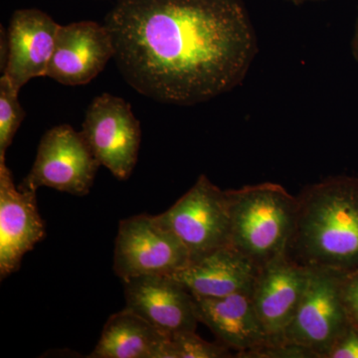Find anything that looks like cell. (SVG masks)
<instances>
[{"mask_svg": "<svg viewBox=\"0 0 358 358\" xmlns=\"http://www.w3.org/2000/svg\"><path fill=\"white\" fill-rule=\"evenodd\" d=\"M159 216L185 245L192 259L230 246L227 190H221L205 174Z\"/></svg>", "mask_w": 358, "mask_h": 358, "instance_id": "obj_7", "label": "cell"}, {"mask_svg": "<svg viewBox=\"0 0 358 358\" xmlns=\"http://www.w3.org/2000/svg\"><path fill=\"white\" fill-rule=\"evenodd\" d=\"M46 236L37 207L36 192L14 185L13 174L0 159V277L20 268L27 252Z\"/></svg>", "mask_w": 358, "mask_h": 358, "instance_id": "obj_11", "label": "cell"}, {"mask_svg": "<svg viewBox=\"0 0 358 358\" xmlns=\"http://www.w3.org/2000/svg\"><path fill=\"white\" fill-rule=\"evenodd\" d=\"M114 57V40L105 24L81 21L60 25L46 76L81 86L95 79Z\"/></svg>", "mask_w": 358, "mask_h": 358, "instance_id": "obj_10", "label": "cell"}, {"mask_svg": "<svg viewBox=\"0 0 358 358\" xmlns=\"http://www.w3.org/2000/svg\"><path fill=\"white\" fill-rule=\"evenodd\" d=\"M308 275L310 268L296 262L287 252L259 270L252 300L268 343H282L307 288Z\"/></svg>", "mask_w": 358, "mask_h": 358, "instance_id": "obj_9", "label": "cell"}, {"mask_svg": "<svg viewBox=\"0 0 358 358\" xmlns=\"http://www.w3.org/2000/svg\"><path fill=\"white\" fill-rule=\"evenodd\" d=\"M346 272L310 268L307 288L282 343H293L327 358L336 341L350 327L343 300L341 281Z\"/></svg>", "mask_w": 358, "mask_h": 358, "instance_id": "obj_5", "label": "cell"}, {"mask_svg": "<svg viewBox=\"0 0 358 358\" xmlns=\"http://www.w3.org/2000/svg\"><path fill=\"white\" fill-rule=\"evenodd\" d=\"M194 301L199 322L210 329L219 343L236 355L268 343L251 294L238 293L218 298L194 296Z\"/></svg>", "mask_w": 358, "mask_h": 358, "instance_id": "obj_15", "label": "cell"}, {"mask_svg": "<svg viewBox=\"0 0 358 358\" xmlns=\"http://www.w3.org/2000/svg\"><path fill=\"white\" fill-rule=\"evenodd\" d=\"M105 25L129 86L192 106L243 82L258 45L242 0H117Z\"/></svg>", "mask_w": 358, "mask_h": 358, "instance_id": "obj_1", "label": "cell"}, {"mask_svg": "<svg viewBox=\"0 0 358 358\" xmlns=\"http://www.w3.org/2000/svg\"><path fill=\"white\" fill-rule=\"evenodd\" d=\"M230 246L262 267L287 252L298 214V199L278 183L227 190Z\"/></svg>", "mask_w": 358, "mask_h": 358, "instance_id": "obj_3", "label": "cell"}, {"mask_svg": "<svg viewBox=\"0 0 358 358\" xmlns=\"http://www.w3.org/2000/svg\"><path fill=\"white\" fill-rule=\"evenodd\" d=\"M289 1L294 2V3L301 4L303 3V2L320 1V0H289Z\"/></svg>", "mask_w": 358, "mask_h": 358, "instance_id": "obj_23", "label": "cell"}, {"mask_svg": "<svg viewBox=\"0 0 358 358\" xmlns=\"http://www.w3.org/2000/svg\"><path fill=\"white\" fill-rule=\"evenodd\" d=\"M81 133L101 166L119 180L131 176L138 162L141 129L129 103L108 93L96 96Z\"/></svg>", "mask_w": 358, "mask_h": 358, "instance_id": "obj_8", "label": "cell"}, {"mask_svg": "<svg viewBox=\"0 0 358 358\" xmlns=\"http://www.w3.org/2000/svg\"><path fill=\"white\" fill-rule=\"evenodd\" d=\"M18 94L6 78H0V159H6L7 148L26 115Z\"/></svg>", "mask_w": 358, "mask_h": 358, "instance_id": "obj_17", "label": "cell"}, {"mask_svg": "<svg viewBox=\"0 0 358 358\" xmlns=\"http://www.w3.org/2000/svg\"><path fill=\"white\" fill-rule=\"evenodd\" d=\"M190 259L185 245L159 215L141 214L120 222L114 270L122 281L141 275H173Z\"/></svg>", "mask_w": 358, "mask_h": 358, "instance_id": "obj_4", "label": "cell"}, {"mask_svg": "<svg viewBox=\"0 0 358 358\" xmlns=\"http://www.w3.org/2000/svg\"><path fill=\"white\" fill-rule=\"evenodd\" d=\"M260 267L231 246L192 259L173 277L193 296L218 298L251 294Z\"/></svg>", "mask_w": 358, "mask_h": 358, "instance_id": "obj_14", "label": "cell"}, {"mask_svg": "<svg viewBox=\"0 0 358 358\" xmlns=\"http://www.w3.org/2000/svg\"><path fill=\"white\" fill-rule=\"evenodd\" d=\"M352 50L353 56H355V60L358 61V18L357 21V24H355V33H353L352 41Z\"/></svg>", "mask_w": 358, "mask_h": 358, "instance_id": "obj_22", "label": "cell"}, {"mask_svg": "<svg viewBox=\"0 0 358 358\" xmlns=\"http://www.w3.org/2000/svg\"><path fill=\"white\" fill-rule=\"evenodd\" d=\"M287 254L308 268H358V178L338 176L306 186Z\"/></svg>", "mask_w": 358, "mask_h": 358, "instance_id": "obj_2", "label": "cell"}, {"mask_svg": "<svg viewBox=\"0 0 358 358\" xmlns=\"http://www.w3.org/2000/svg\"><path fill=\"white\" fill-rule=\"evenodd\" d=\"M169 336L131 310L106 322L91 358H169Z\"/></svg>", "mask_w": 358, "mask_h": 358, "instance_id": "obj_16", "label": "cell"}, {"mask_svg": "<svg viewBox=\"0 0 358 358\" xmlns=\"http://www.w3.org/2000/svg\"><path fill=\"white\" fill-rule=\"evenodd\" d=\"M122 282L126 310L167 336L196 331L194 296L171 275H141Z\"/></svg>", "mask_w": 358, "mask_h": 358, "instance_id": "obj_12", "label": "cell"}, {"mask_svg": "<svg viewBox=\"0 0 358 358\" xmlns=\"http://www.w3.org/2000/svg\"><path fill=\"white\" fill-rule=\"evenodd\" d=\"M100 166L81 131L61 124L44 134L31 171L20 188L36 192L46 186L85 196L93 186Z\"/></svg>", "mask_w": 358, "mask_h": 358, "instance_id": "obj_6", "label": "cell"}, {"mask_svg": "<svg viewBox=\"0 0 358 358\" xmlns=\"http://www.w3.org/2000/svg\"><path fill=\"white\" fill-rule=\"evenodd\" d=\"M59 27L39 9H20L13 13L7 31L2 76L16 91L34 78L46 76Z\"/></svg>", "mask_w": 358, "mask_h": 358, "instance_id": "obj_13", "label": "cell"}, {"mask_svg": "<svg viewBox=\"0 0 358 358\" xmlns=\"http://www.w3.org/2000/svg\"><path fill=\"white\" fill-rule=\"evenodd\" d=\"M327 358H358L357 327H348L334 343Z\"/></svg>", "mask_w": 358, "mask_h": 358, "instance_id": "obj_21", "label": "cell"}, {"mask_svg": "<svg viewBox=\"0 0 358 358\" xmlns=\"http://www.w3.org/2000/svg\"><path fill=\"white\" fill-rule=\"evenodd\" d=\"M341 291L348 322L358 329V268L345 273Z\"/></svg>", "mask_w": 358, "mask_h": 358, "instance_id": "obj_20", "label": "cell"}, {"mask_svg": "<svg viewBox=\"0 0 358 358\" xmlns=\"http://www.w3.org/2000/svg\"><path fill=\"white\" fill-rule=\"evenodd\" d=\"M235 357L221 343H208L195 331H180L169 336V358Z\"/></svg>", "mask_w": 358, "mask_h": 358, "instance_id": "obj_18", "label": "cell"}, {"mask_svg": "<svg viewBox=\"0 0 358 358\" xmlns=\"http://www.w3.org/2000/svg\"><path fill=\"white\" fill-rule=\"evenodd\" d=\"M237 358H319L313 350L293 343H267L249 352L238 353Z\"/></svg>", "mask_w": 358, "mask_h": 358, "instance_id": "obj_19", "label": "cell"}]
</instances>
